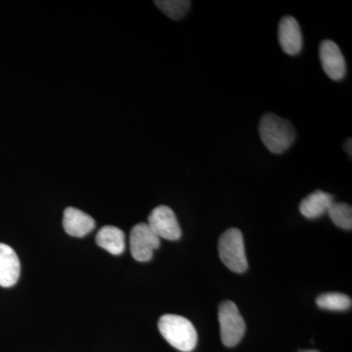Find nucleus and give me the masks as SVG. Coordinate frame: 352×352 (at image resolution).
Segmentation results:
<instances>
[{"label":"nucleus","mask_w":352,"mask_h":352,"mask_svg":"<svg viewBox=\"0 0 352 352\" xmlns=\"http://www.w3.org/2000/svg\"><path fill=\"white\" fill-rule=\"evenodd\" d=\"M258 131L263 144L273 154H282L295 142V127L289 120L273 113L261 118Z\"/></svg>","instance_id":"nucleus-1"},{"label":"nucleus","mask_w":352,"mask_h":352,"mask_svg":"<svg viewBox=\"0 0 352 352\" xmlns=\"http://www.w3.org/2000/svg\"><path fill=\"white\" fill-rule=\"evenodd\" d=\"M159 330L164 340L180 351H193L198 342V333L193 324L179 315H163L160 318Z\"/></svg>","instance_id":"nucleus-2"},{"label":"nucleus","mask_w":352,"mask_h":352,"mask_svg":"<svg viewBox=\"0 0 352 352\" xmlns=\"http://www.w3.org/2000/svg\"><path fill=\"white\" fill-rule=\"evenodd\" d=\"M220 259L227 268L235 273L248 270L244 237L239 229L230 228L222 234L219 242Z\"/></svg>","instance_id":"nucleus-3"},{"label":"nucleus","mask_w":352,"mask_h":352,"mask_svg":"<svg viewBox=\"0 0 352 352\" xmlns=\"http://www.w3.org/2000/svg\"><path fill=\"white\" fill-rule=\"evenodd\" d=\"M220 336L224 346H237L244 337L245 324L237 305L231 300L220 303L219 308Z\"/></svg>","instance_id":"nucleus-4"},{"label":"nucleus","mask_w":352,"mask_h":352,"mask_svg":"<svg viewBox=\"0 0 352 352\" xmlns=\"http://www.w3.org/2000/svg\"><path fill=\"white\" fill-rule=\"evenodd\" d=\"M161 239L153 232L147 223H138L131 232L132 256L140 263H147L153 258L155 250L159 249Z\"/></svg>","instance_id":"nucleus-5"},{"label":"nucleus","mask_w":352,"mask_h":352,"mask_svg":"<svg viewBox=\"0 0 352 352\" xmlns=\"http://www.w3.org/2000/svg\"><path fill=\"white\" fill-rule=\"evenodd\" d=\"M147 224L160 239L176 241L182 237V228L175 212L166 206L155 208L149 215Z\"/></svg>","instance_id":"nucleus-6"},{"label":"nucleus","mask_w":352,"mask_h":352,"mask_svg":"<svg viewBox=\"0 0 352 352\" xmlns=\"http://www.w3.org/2000/svg\"><path fill=\"white\" fill-rule=\"evenodd\" d=\"M322 69L333 80H340L346 74V63L339 46L332 41H324L319 47Z\"/></svg>","instance_id":"nucleus-7"},{"label":"nucleus","mask_w":352,"mask_h":352,"mask_svg":"<svg viewBox=\"0 0 352 352\" xmlns=\"http://www.w3.org/2000/svg\"><path fill=\"white\" fill-rule=\"evenodd\" d=\"M278 38L282 50L291 56L298 55L302 50V30L298 21L291 16H286L280 21Z\"/></svg>","instance_id":"nucleus-8"},{"label":"nucleus","mask_w":352,"mask_h":352,"mask_svg":"<svg viewBox=\"0 0 352 352\" xmlns=\"http://www.w3.org/2000/svg\"><path fill=\"white\" fill-rule=\"evenodd\" d=\"M21 272L20 259L8 245L0 243V286L10 288L17 283Z\"/></svg>","instance_id":"nucleus-9"},{"label":"nucleus","mask_w":352,"mask_h":352,"mask_svg":"<svg viewBox=\"0 0 352 352\" xmlns=\"http://www.w3.org/2000/svg\"><path fill=\"white\" fill-rule=\"evenodd\" d=\"M95 220L90 215L76 208H67L64 212L65 231L73 237L82 238L95 228Z\"/></svg>","instance_id":"nucleus-10"},{"label":"nucleus","mask_w":352,"mask_h":352,"mask_svg":"<svg viewBox=\"0 0 352 352\" xmlns=\"http://www.w3.org/2000/svg\"><path fill=\"white\" fill-rule=\"evenodd\" d=\"M333 203V197L331 194L317 190L300 201V212L307 219H318L328 212Z\"/></svg>","instance_id":"nucleus-11"},{"label":"nucleus","mask_w":352,"mask_h":352,"mask_svg":"<svg viewBox=\"0 0 352 352\" xmlns=\"http://www.w3.org/2000/svg\"><path fill=\"white\" fill-rule=\"evenodd\" d=\"M96 243L99 247L103 248L113 256H120L126 249V237H124V231L116 226L102 227L97 233Z\"/></svg>","instance_id":"nucleus-12"},{"label":"nucleus","mask_w":352,"mask_h":352,"mask_svg":"<svg viewBox=\"0 0 352 352\" xmlns=\"http://www.w3.org/2000/svg\"><path fill=\"white\" fill-rule=\"evenodd\" d=\"M317 305L322 309L331 311H344L351 307L352 300L349 296L340 293H327L319 296L316 300Z\"/></svg>","instance_id":"nucleus-13"},{"label":"nucleus","mask_w":352,"mask_h":352,"mask_svg":"<svg viewBox=\"0 0 352 352\" xmlns=\"http://www.w3.org/2000/svg\"><path fill=\"white\" fill-rule=\"evenodd\" d=\"M157 8L173 20H179L188 13L191 1L189 0H159L154 1Z\"/></svg>","instance_id":"nucleus-14"},{"label":"nucleus","mask_w":352,"mask_h":352,"mask_svg":"<svg viewBox=\"0 0 352 352\" xmlns=\"http://www.w3.org/2000/svg\"><path fill=\"white\" fill-rule=\"evenodd\" d=\"M331 220L340 228L344 230H351L352 228V208L344 203H333L328 210Z\"/></svg>","instance_id":"nucleus-15"},{"label":"nucleus","mask_w":352,"mask_h":352,"mask_svg":"<svg viewBox=\"0 0 352 352\" xmlns=\"http://www.w3.org/2000/svg\"><path fill=\"white\" fill-rule=\"evenodd\" d=\"M344 147L347 154H349V156H351V138L347 139L346 143H344Z\"/></svg>","instance_id":"nucleus-16"},{"label":"nucleus","mask_w":352,"mask_h":352,"mask_svg":"<svg viewBox=\"0 0 352 352\" xmlns=\"http://www.w3.org/2000/svg\"><path fill=\"white\" fill-rule=\"evenodd\" d=\"M302 352H319L317 351H302Z\"/></svg>","instance_id":"nucleus-17"}]
</instances>
